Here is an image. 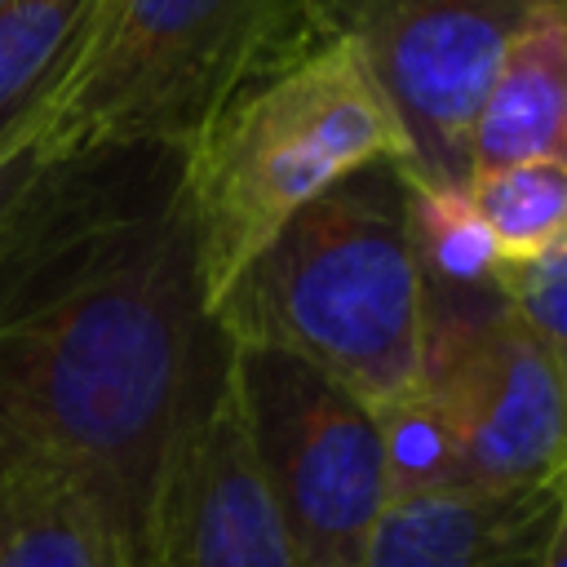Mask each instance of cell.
<instances>
[{
  "label": "cell",
  "instance_id": "e0dca14e",
  "mask_svg": "<svg viewBox=\"0 0 567 567\" xmlns=\"http://www.w3.org/2000/svg\"><path fill=\"white\" fill-rule=\"evenodd\" d=\"M66 142L53 133L49 115L35 111L31 120H22L18 128H9L0 137V221L18 208V199L31 190V182L49 168V159L62 151Z\"/></svg>",
  "mask_w": 567,
  "mask_h": 567
},
{
  "label": "cell",
  "instance_id": "7c38bea8",
  "mask_svg": "<svg viewBox=\"0 0 567 567\" xmlns=\"http://www.w3.org/2000/svg\"><path fill=\"white\" fill-rule=\"evenodd\" d=\"M403 190H408V239L421 275V297L496 292L501 252L470 190L425 182L408 168H403Z\"/></svg>",
  "mask_w": 567,
  "mask_h": 567
},
{
  "label": "cell",
  "instance_id": "9c48e42d",
  "mask_svg": "<svg viewBox=\"0 0 567 567\" xmlns=\"http://www.w3.org/2000/svg\"><path fill=\"white\" fill-rule=\"evenodd\" d=\"M563 532V483L394 496L372 527L363 567H540L549 540Z\"/></svg>",
  "mask_w": 567,
  "mask_h": 567
},
{
  "label": "cell",
  "instance_id": "6da1fadb",
  "mask_svg": "<svg viewBox=\"0 0 567 567\" xmlns=\"http://www.w3.org/2000/svg\"><path fill=\"white\" fill-rule=\"evenodd\" d=\"M226 363L199 284L186 151L62 146L0 221V478L80 487L142 567Z\"/></svg>",
  "mask_w": 567,
  "mask_h": 567
},
{
  "label": "cell",
  "instance_id": "52a82bcc",
  "mask_svg": "<svg viewBox=\"0 0 567 567\" xmlns=\"http://www.w3.org/2000/svg\"><path fill=\"white\" fill-rule=\"evenodd\" d=\"M540 0H328L403 142L408 173L443 186L470 182V133L505 44Z\"/></svg>",
  "mask_w": 567,
  "mask_h": 567
},
{
  "label": "cell",
  "instance_id": "4fadbf2b",
  "mask_svg": "<svg viewBox=\"0 0 567 567\" xmlns=\"http://www.w3.org/2000/svg\"><path fill=\"white\" fill-rule=\"evenodd\" d=\"M102 0H18L0 9V137L44 111Z\"/></svg>",
  "mask_w": 567,
  "mask_h": 567
},
{
  "label": "cell",
  "instance_id": "8992f818",
  "mask_svg": "<svg viewBox=\"0 0 567 567\" xmlns=\"http://www.w3.org/2000/svg\"><path fill=\"white\" fill-rule=\"evenodd\" d=\"M563 372L501 292L421 297V390L456 439L465 487L563 483Z\"/></svg>",
  "mask_w": 567,
  "mask_h": 567
},
{
  "label": "cell",
  "instance_id": "5bb4252c",
  "mask_svg": "<svg viewBox=\"0 0 567 567\" xmlns=\"http://www.w3.org/2000/svg\"><path fill=\"white\" fill-rule=\"evenodd\" d=\"M465 190L483 213L501 261H518L567 239V159L478 168Z\"/></svg>",
  "mask_w": 567,
  "mask_h": 567
},
{
  "label": "cell",
  "instance_id": "ac0fdd59",
  "mask_svg": "<svg viewBox=\"0 0 567 567\" xmlns=\"http://www.w3.org/2000/svg\"><path fill=\"white\" fill-rule=\"evenodd\" d=\"M540 567H567V532L549 540V549H545V558H540Z\"/></svg>",
  "mask_w": 567,
  "mask_h": 567
},
{
  "label": "cell",
  "instance_id": "7a4b0ae2",
  "mask_svg": "<svg viewBox=\"0 0 567 567\" xmlns=\"http://www.w3.org/2000/svg\"><path fill=\"white\" fill-rule=\"evenodd\" d=\"M230 346L292 354L372 412L421 381V275L399 159L297 208L213 306Z\"/></svg>",
  "mask_w": 567,
  "mask_h": 567
},
{
  "label": "cell",
  "instance_id": "8fae6325",
  "mask_svg": "<svg viewBox=\"0 0 567 567\" xmlns=\"http://www.w3.org/2000/svg\"><path fill=\"white\" fill-rule=\"evenodd\" d=\"M0 567H133L93 496L62 478H0Z\"/></svg>",
  "mask_w": 567,
  "mask_h": 567
},
{
  "label": "cell",
  "instance_id": "9a60e30c",
  "mask_svg": "<svg viewBox=\"0 0 567 567\" xmlns=\"http://www.w3.org/2000/svg\"><path fill=\"white\" fill-rule=\"evenodd\" d=\"M372 416H377V434H381L390 501L465 487L456 439H452L443 412L434 408V399L421 390V381H416V390L399 394L394 403L377 408Z\"/></svg>",
  "mask_w": 567,
  "mask_h": 567
},
{
  "label": "cell",
  "instance_id": "2e32d148",
  "mask_svg": "<svg viewBox=\"0 0 567 567\" xmlns=\"http://www.w3.org/2000/svg\"><path fill=\"white\" fill-rule=\"evenodd\" d=\"M496 292L514 323L558 363H567V239L496 266Z\"/></svg>",
  "mask_w": 567,
  "mask_h": 567
},
{
  "label": "cell",
  "instance_id": "30bf717a",
  "mask_svg": "<svg viewBox=\"0 0 567 567\" xmlns=\"http://www.w3.org/2000/svg\"><path fill=\"white\" fill-rule=\"evenodd\" d=\"M567 159V9L540 0L505 44L470 133V173Z\"/></svg>",
  "mask_w": 567,
  "mask_h": 567
},
{
  "label": "cell",
  "instance_id": "d6986e66",
  "mask_svg": "<svg viewBox=\"0 0 567 567\" xmlns=\"http://www.w3.org/2000/svg\"><path fill=\"white\" fill-rule=\"evenodd\" d=\"M9 4H18V0H0V9H9Z\"/></svg>",
  "mask_w": 567,
  "mask_h": 567
},
{
  "label": "cell",
  "instance_id": "277c9868",
  "mask_svg": "<svg viewBox=\"0 0 567 567\" xmlns=\"http://www.w3.org/2000/svg\"><path fill=\"white\" fill-rule=\"evenodd\" d=\"M328 31V0H102L44 115L66 146L190 155L248 84Z\"/></svg>",
  "mask_w": 567,
  "mask_h": 567
},
{
  "label": "cell",
  "instance_id": "ba28073f",
  "mask_svg": "<svg viewBox=\"0 0 567 567\" xmlns=\"http://www.w3.org/2000/svg\"><path fill=\"white\" fill-rule=\"evenodd\" d=\"M142 567H297L226 377L186 439Z\"/></svg>",
  "mask_w": 567,
  "mask_h": 567
},
{
  "label": "cell",
  "instance_id": "5b68a950",
  "mask_svg": "<svg viewBox=\"0 0 567 567\" xmlns=\"http://www.w3.org/2000/svg\"><path fill=\"white\" fill-rule=\"evenodd\" d=\"M230 381L297 567H363L390 505L372 408L261 346H230Z\"/></svg>",
  "mask_w": 567,
  "mask_h": 567
},
{
  "label": "cell",
  "instance_id": "3957f363",
  "mask_svg": "<svg viewBox=\"0 0 567 567\" xmlns=\"http://www.w3.org/2000/svg\"><path fill=\"white\" fill-rule=\"evenodd\" d=\"M408 142L346 31H328L248 84L186 155V204L208 310L315 195Z\"/></svg>",
  "mask_w": 567,
  "mask_h": 567
}]
</instances>
